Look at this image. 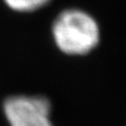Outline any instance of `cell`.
<instances>
[{
	"label": "cell",
	"mask_w": 126,
	"mask_h": 126,
	"mask_svg": "<svg viewBox=\"0 0 126 126\" xmlns=\"http://www.w3.org/2000/svg\"><path fill=\"white\" fill-rule=\"evenodd\" d=\"M7 8L18 13H32L44 9L52 0H2Z\"/></svg>",
	"instance_id": "3957f363"
},
{
	"label": "cell",
	"mask_w": 126,
	"mask_h": 126,
	"mask_svg": "<svg viewBox=\"0 0 126 126\" xmlns=\"http://www.w3.org/2000/svg\"><path fill=\"white\" fill-rule=\"evenodd\" d=\"M55 48L67 57H86L98 48L102 29L97 18L81 7H66L51 23Z\"/></svg>",
	"instance_id": "6da1fadb"
},
{
	"label": "cell",
	"mask_w": 126,
	"mask_h": 126,
	"mask_svg": "<svg viewBox=\"0 0 126 126\" xmlns=\"http://www.w3.org/2000/svg\"><path fill=\"white\" fill-rule=\"evenodd\" d=\"M2 113L9 126H54L47 96L17 94L4 98Z\"/></svg>",
	"instance_id": "7a4b0ae2"
}]
</instances>
